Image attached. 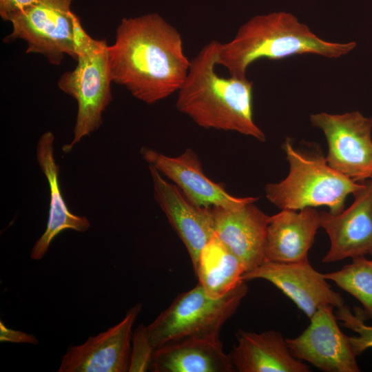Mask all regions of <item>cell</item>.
Masks as SVG:
<instances>
[{"label":"cell","mask_w":372,"mask_h":372,"mask_svg":"<svg viewBox=\"0 0 372 372\" xmlns=\"http://www.w3.org/2000/svg\"><path fill=\"white\" fill-rule=\"evenodd\" d=\"M107 50L112 81L147 104L178 92L190 64L180 34L157 13L123 19Z\"/></svg>","instance_id":"obj_1"},{"label":"cell","mask_w":372,"mask_h":372,"mask_svg":"<svg viewBox=\"0 0 372 372\" xmlns=\"http://www.w3.org/2000/svg\"><path fill=\"white\" fill-rule=\"evenodd\" d=\"M220 47L212 40L190 61L176 107L205 129L236 132L265 142V134L253 116V82L216 72Z\"/></svg>","instance_id":"obj_2"},{"label":"cell","mask_w":372,"mask_h":372,"mask_svg":"<svg viewBox=\"0 0 372 372\" xmlns=\"http://www.w3.org/2000/svg\"><path fill=\"white\" fill-rule=\"evenodd\" d=\"M355 46L354 41L324 40L293 14L274 12L252 17L232 40L221 43L217 65L227 68L231 76L246 79L248 67L260 59L277 60L304 54L334 59L347 54Z\"/></svg>","instance_id":"obj_3"},{"label":"cell","mask_w":372,"mask_h":372,"mask_svg":"<svg viewBox=\"0 0 372 372\" xmlns=\"http://www.w3.org/2000/svg\"><path fill=\"white\" fill-rule=\"evenodd\" d=\"M282 148L289 165L287 176L278 183L265 185L267 198L281 209L300 210L327 206L329 212L344 209L347 197L364 187L329 166L319 153L294 148L287 138Z\"/></svg>","instance_id":"obj_4"},{"label":"cell","mask_w":372,"mask_h":372,"mask_svg":"<svg viewBox=\"0 0 372 372\" xmlns=\"http://www.w3.org/2000/svg\"><path fill=\"white\" fill-rule=\"evenodd\" d=\"M107 48L105 40H96L89 36L79 21L77 65L73 70L63 74L58 81L59 87L78 103L73 139L63 147L65 153L70 152L83 137L100 127L102 114L112 100Z\"/></svg>","instance_id":"obj_5"},{"label":"cell","mask_w":372,"mask_h":372,"mask_svg":"<svg viewBox=\"0 0 372 372\" xmlns=\"http://www.w3.org/2000/svg\"><path fill=\"white\" fill-rule=\"evenodd\" d=\"M247 292L243 280L224 296L213 298L198 283L178 295L147 326L152 345L156 349L186 338H219L221 328L236 311Z\"/></svg>","instance_id":"obj_6"},{"label":"cell","mask_w":372,"mask_h":372,"mask_svg":"<svg viewBox=\"0 0 372 372\" xmlns=\"http://www.w3.org/2000/svg\"><path fill=\"white\" fill-rule=\"evenodd\" d=\"M73 0H37L10 19L12 31L5 40L28 43L26 53H39L52 65L65 54L76 61V26L79 18L71 11Z\"/></svg>","instance_id":"obj_7"},{"label":"cell","mask_w":372,"mask_h":372,"mask_svg":"<svg viewBox=\"0 0 372 372\" xmlns=\"http://www.w3.org/2000/svg\"><path fill=\"white\" fill-rule=\"evenodd\" d=\"M313 126L326 137L329 166L355 182L372 176V118L358 111L320 112L310 116Z\"/></svg>","instance_id":"obj_8"},{"label":"cell","mask_w":372,"mask_h":372,"mask_svg":"<svg viewBox=\"0 0 372 372\" xmlns=\"http://www.w3.org/2000/svg\"><path fill=\"white\" fill-rule=\"evenodd\" d=\"M331 305L320 306L308 327L298 337L286 339L291 355L325 372H359L348 336L337 323Z\"/></svg>","instance_id":"obj_9"},{"label":"cell","mask_w":372,"mask_h":372,"mask_svg":"<svg viewBox=\"0 0 372 372\" xmlns=\"http://www.w3.org/2000/svg\"><path fill=\"white\" fill-rule=\"evenodd\" d=\"M140 152L149 165L169 179L197 206L234 209L258 200L257 197L234 196L209 178L192 148L186 149L177 156H167L147 147H143Z\"/></svg>","instance_id":"obj_10"},{"label":"cell","mask_w":372,"mask_h":372,"mask_svg":"<svg viewBox=\"0 0 372 372\" xmlns=\"http://www.w3.org/2000/svg\"><path fill=\"white\" fill-rule=\"evenodd\" d=\"M139 302L128 309L117 324L81 344L70 346L59 372H127L131 356L132 327L142 310Z\"/></svg>","instance_id":"obj_11"},{"label":"cell","mask_w":372,"mask_h":372,"mask_svg":"<svg viewBox=\"0 0 372 372\" xmlns=\"http://www.w3.org/2000/svg\"><path fill=\"white\" fill-rule=\"evenodd\" d=\"M254 279L271 282L309 319L320 306L338 309L344 305L342 296L331 289L324 274L317 271L309 260L291 263L265 261L242 276L245 282Z\"/></svg>","instance_id":"obj_12"},{"label":"cell","mask_w":372,"mask_h":372,"mask_svg":"<svg viewBox=\"0 0 372 372\" xmlns=\"http://www.w3.org/2000/svg\"><path fill=\"white\" fill-rule=\"evenodd\" d=\"M149 170L154 198L186 247L196 271L201 251L215 235L213 207L192 203L152 165Z\"/></svg>","instance_id":"obj_13"},{"label":"cell","mask_w":372,"mask_h":372,"mask_svg":"<svg viewBox=\"0 0 372 372\" xmlns=\"http://www.w3.org/2000/svg\"><path fill=\"white\" fill-rule=\"evenodd\" d=\"M353 203L339 214L320 211V225L329 236L324 263L355 258L372 251V183L353 194Z\"/></svg>","instance_id":"obj_14"},{"label":"cell","mask_w":372,"mask_h":372,"mask_svg":"<svg viewBox=\"0 0 372 372\" xmlns=\"http://www.w3.org/2000/svg\"><path fill=\"white\" fill-rule=\"evenodd\" d=\"M216 236L238 258L245 273L266 260L265 245L270 216L254 203L227 209L213 207Z\"/></svg>","instance_id":"obj_15"},{"label":"cell","mask_w":372,"mask_h":372,"mask_svg":"<svg viewBox=\"0 0 372 372\" xmlns=\"http://www.w3.org/2000/svg\"><path fill=\"white\" fill-rule=\"evenodd\" d=\"M320 211L316 207L298 210L281 209L273 216L267 229L265 256L267 261L291 263L309 260L320 225Z\"/></svg>","instance_id":"obj_16"},{"label":"cell","mask_w":372,"mask_h":372,"mask_svg":"<svg viewBox=\"0 0 372 372\" xmlns=\"http://www.w3.org/2000/svg\"><path fill=\"white\" fill-rule=\"evenodd\" d=\"M238 343L229 354L239 372H309L310 367L294 358L280 331L260 333L238 330Z\"/></svg>","instance_id":"obj_17"},{"label":"cell","mask_w":372,"mask_h":372,"mask_svg":"<svg viewBox=\"0 0 372 372\" xmlns=\"http://www.w3.org/2000/svg\"><path fill=\"white\" fill-rule=\"evenodd\" d=\"M54 136L48 131L39 139L36 149L37 160L45 176L50 190L49 216L47 227L30 251V258L39 260L47 253L54 238L65 229L85 232L90 222L83 216L72 213L62 196L59 185V167L54 152Z\"/></svg>","instance_id":"obj_18"},{"label":"cell","mask_w":372,"mask_h":372,"mask_svg":"<svg viewBox=\"0 0 372 372\" xmlns=\"http://www.w3.org/2000/svg\"><path fill=\"white\" fill-rule=\"evenodd\" d=\"M149 371L153 372H231L230 356L219 338H186L154 349Z\"/></svg>","instance_id":"obj_19"},{"label":"cell","mask_w":372,"mask_h":372,"mask_svg":"<svg viewBox=\"0 0 372 372\" xmlns=\"http://www.w3.org/2000/svg\"><path fill=\"white\" fill-rule=\"evenodd\" d=\"M206 293L220 298L242 281L244 267L238 258L216 236L200 252L194 271Z\"/></svg>","instance_id":"obj_20"},{"label":"cell","mask_w":372,"mask_h":372,"mask_svg":"<svg viewBox=\"0 0 372 372\" xmlns=\"http://www.w3.org/2000/svg\"><path fill=\"white\" fill-rule=\"evenodd\" d=\"M324 276L355 298L372 318V260L364 256L353 258L351 263Z\"/></svg>","instance_id":"obj_21"},{"label":"cell","mask_w":372,"mask_h":372,"mask_svg":"<svg viewBox=\"0 0 372 372\" xmlns=\"http://www.w3.org/2000/svg\"><path fill=\"white\" fill-rule=\"evenodd\" d=\"M342 325L357 333L355 336H348L352 349L357 356L367 349L372 348V325L364 322L363 316L358 310L353 313L349 307L343 305L335 313Z\"/></svg>","instance_id":"obj_22"},{"label":"cell","mask_w":372,"mask_h":372,"mask_svg":"<svg viewBox=\"0 0 372 372\" xmlns=\"http://www.w3.org/2000/svg\"><path fill=\"white\" fill-rule=\"evenodd\" d=\"M154 348L151 344L147 327L139 324L132 335L130 372L149 371Z\"/></svg>","instance_id":"obj_23"},{"label":"cell","mask_w":372,"mask_h":372,"mask_svg":"<svg viewBox=\"0 0 372 372\" xmlns=\"http://www.w3.org/2000/svg\"><path fill=\"white\" fill-rule=\"evenodd\" d=\"M0 341L34 345L39 344L38 339L34 335L8 328L2 321H0Z\"/></svg>","instance_id":"obj_24"},{"label":"cell","mask_w":372,"mask_h":372,"mask_svg":"<svg viewBox=\"0 0 372 372\" xmlns=\"http://www.w3.org/2000/svg\"><path fill=\"white\" fill-rule=\"evenodd\" d=\"M37 0H0V15L3 20L10 21L33 5Z\"/></svg>","instance_id":"obj_25"},{"label":"cell","mask_w":372,"mask_h":372,"mask_svg":"<svg viewBox=\"0 0 372 372\" xmlns=\"http://www.w3.org/2000/svg\"><path fill=\"white\" fill-rule=\"evenodd\" d=\"M370 181L372 183V176H371V178H370Z\"/></svg>","instance_id":"obj_26"},{"label":"cell","mask_w":372,"mask_h":372,"mask_svg":"<svg viewBox=\"0 0 372 372\" xmlns=\"http://www.w3.org/2000/svg\"><path fill=\"white\" fill-rule=\"evenodd\" d=\"M370 255H371V256H372V251L371 252Z\"/></svg>","instance_id":"obj_27"}]
</instances>
